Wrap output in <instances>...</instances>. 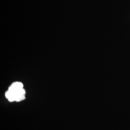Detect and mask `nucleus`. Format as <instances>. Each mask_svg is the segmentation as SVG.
<instances>
[{
    "mask_svg": "<svg viewBox=\"0 0 130 130\" xmlns=\"http://www.w3.org/2000/svg\"><path fill=\"white\" fill-rule=\"evenodd\" d=\"M23 85L21 82L18 81L14 82L9 86L8 90L13 93L23 88Z\"/></svg>",
    "mask_w": 130,
    "mask_h": 130,
    "instance_id": "obj_1",
    "label": "nucleus"
}]
</instances>
